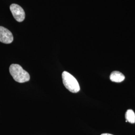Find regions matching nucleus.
Wrapping results in <instances>:
<instances>
[{
	"instance_id": "nucleus-1",
	"label": "nucleus",
	"mask_w": 135,
	"mask_h": 135,
	"mask_svg": "<svg viewBox=\"0 0 135 135\" xmlns=\"http://www.w3.org/2000/svg\"><path fill=\"white\" fill-rule=\"evenodd\" d=\"M9 71L15 81L20 83L28 82L30 79L29 73L18 64H12L10 66Z\"/></svg>"
},
{
	"instance_id": "nucleus-2",
	"label": "nucleus",
	"mask_w": 135,
	"mask_h": 135,
	"mask_svg": "<svg viewBox=\"0 0 135 135\" xmlns=\"http://www.w3.org/2000/svg\"><path fill=\"white\" fill-rule=\"evenodd\" d=\"M62 77L64 85L70 92L76 93L80 91V87L79 83L76 79L71 74L66 71H64Z\"/></svg>"
},
{
	"instance_id": "nucleus-3",
	"label": "nucleus",
	"mask_w": 135,
	"mask_h": 135,
	"mask_svg": "<svg viewBox=\"0 0 135 135\" xmlns=\"http://www.w3.org/2000/svg\"><path fill=\"white\" fill-rule=\"evenodd\" d=\"M10 10L15 20L19 22H23L25 18L24 10L19 5L13 4L10 6Z\"/></svg>"
},
{
	"instance_id": "nucleus-4",
	"label": "nucleus",
	"mask_w": 135,
	"mask_h": 135,
	"mask_svg": "<svg viewBox=\"0 0 135 135\" xmlns=\"http://www.w3.org/2000/svg\"><path fill=\"white\" fill-rule=\"evenodd\" d=\"M14 40L13 35L8 29L0 26V42L3 43L11 44Z\"/></svg>"
},
{
	"instance_id": "nucleus-5",
	"label": "nucleus",
	"mask_w": 135,
	"mask_h": 135,
	"mask_svg": "<svg viewBox=\"0 0 135 135\" xmlns=\"http://www.w3.org/2000/svg\"><path fill=\"white\" fill-rule=\"evenodd\" d=\"M110 79L112 82L120 83L125 80V77L122 73L115 71L111 73Z\"/></svg>"
},
{
	"instance_id": "nucleus-6",
	"label": "nucleus",
	"mask_w": 135,
	"mask_h": 135,
	"mask_svg": "<svg viewBox=\"0 0 135 135\" xmlns=\"http://www.w3.org/2000/svg\"><path fill=\"white\" fill-rule=\"evenodd\" d=\"M126 122H129L131 124H134L135 123V114L133 110L129 109L128 110L125 114Z\"/></svg>"
},
{
	"instance_id": "nucleus-7",
	"label": "nucleus",
	"mask_w": 135,
	"mask_h": 135,
	"mask_svg": "<svg viewBox=\"0 0 135 135\" xmlns=\"http://www.w3.org/2000/svg\"><path fill=\"white\" fill-rule=\"evenodd\" d=\"M101 135H113L112 134H108V133H104V134H102Z\"/></svg>"
}]
</instances>
